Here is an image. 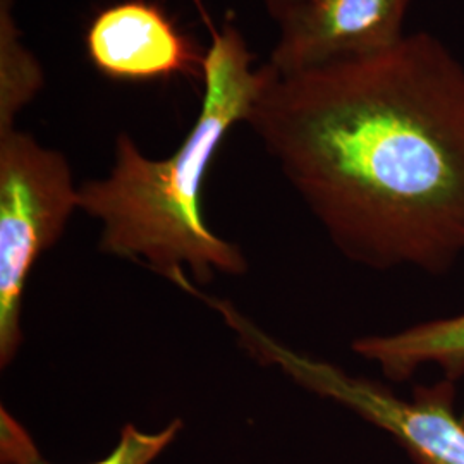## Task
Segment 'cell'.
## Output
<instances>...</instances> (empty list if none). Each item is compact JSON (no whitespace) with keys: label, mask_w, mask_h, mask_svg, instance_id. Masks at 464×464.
Segmentation results:
<instances>
[{"label":"cell","mask_w":464,"mask_h":464,"mask_svg":"<svg viewBox=\"0 0 464 464\" xmlns=\"http://www.w3.org/2000/svg\"><path fill=\"white\" fill-rule=\"evenodd\" d=\"M84 49L103 76L130 83L193 72L203 59L164 9L149 0L102 9L86 30Z\"/></svg>","instance_id":"8992f818"},{"label":"cell","mask_w":464,"mask_h":464,"mask_svg":"<svg viewBox=\"0 0 464 464\" xmlns=\"http://www.w3.org/2000/svg\"><path fill=\"white\" fill-rule=\"evenodd\" d=\"M415 0H304L277 23L266 66L295 72L391 49Z\"/></svg>","instance_id":"5b68a950"},{"label":"cell","mask_w":464,"mask_h":464,"mask_svg":"<svg viewBox=\"0 0 464 464\" xmlns=\"http://www.w3.org/2000/svg\"><path fill=\"white\" fill-rule=\"evenodd\" d=\"M207 23L201 105L181 145L166 159H150L130 134H117L109 174L80 186V210L102 227L100 251L143 264L169 281L186 272L195 284L217 274L243 276L248 268L241 248L207 226L201 195L222 141L246 122L266 80L236 24Z\"/></svg>","instance_id":"7a4b0ae2"},{"label":"cell","mask_w":464,"mask_h":464,"mask_svg":"<svg viewBox=\"0 0 464 464\" xmlns=\"http://www.w3.org/2000/svg\"><path fill=\"white\" fill-rule=\"evenodd\" d=\"M66 157L17 128L0 133V368L23 344V298L38 258L80 210Z\"/></svg>","instance_id":"277c9868"},{"label":"cell","mask_w":464,"mask_h":464,"mask_svg":"<svg viewBox=\"0 0 464 464\" xmlns=\"http://www.w3.org/2000/svg\"><path fill=\"white\" fill-rule=\"evenodd\" d=\"M45 84V71L24 42L14 0H0V133L16 128L19 114Z\"/></svg>","instance_id":"9c48e42d"},{"label":"cell","mask_w":464,"mask_h":464,"mask_svg":"<svg viewBox=\"0 0 464 464\" xmlns=\"http://www.w3.org/2000/svg\"><path fill=\"white\" fill-rule=\"evenodd\" d=\"M181 429V420H174L160 431H143L128 423L121 430L116 448L92 464H151L176 440ZM0 464H50L30 433L4 406L0 408Z\"/></svg>","instance_id":"ba28073f"},{"label":"cell","mask_w":464,"mask_h":464,"mask_svg":"<svg viewBox=\"0 0 464 464\" xmlns=\"http://www.w3.org/2000/svg\"><path fill=\"white\" fill-rule=\"evenodd\" d=\"M201 298L222 316L253 360L279 368L303 389L389 433L416 464H464V421L454 411V382L442 379L433 385H418L413 398H399L377 382L349 375L341 366L284 346L229 301L203 291Z\"/></svg>","instance_id":"3957f363"},{"label":"cell","mask_w":464,"mask_h":464,"mask_svg":"<svg viewBox=\"0 0 464 464\" xmlns=\"http://www.w3.org/2000/svg\"><path fill=\"white\" fill-rule=\"evenodd\" d=\"M304 0H262L266 14L276 23L282 21L287 14H291Z\"/></svg>","instance_id":"30bf717a"},{"label":"cell","mask_w":464,"mask_h":464,"mask_svg":"<svg viewBox=\"0 0 464 464\" xmlns=\"http://www.w3.org/2000/svg\"><path fill=\"white\" fill-rule=\"evenodd\" d=\"M351 349L379 366L389 381H408L418 368L437 365L446 381L456 383L464 377V314L387 335L360 337Z\"/></svg>","instance_id":"52a82bcc"},{"label":"cell","mask_w":464,"mask_h":464,"mask_svg":"<svg viewBox=\"0 0 464 464\" xmlns=\"http://www.w3.org/2000/svg\"><path fill=\"white\" fill-rule=\"evenodd\" d=\"M249 130L360 266L442 274L464 255V64L425 32L295 72L264 64Z\"/></svg>","instance_id":"6da1fadb"}]
</instances>
